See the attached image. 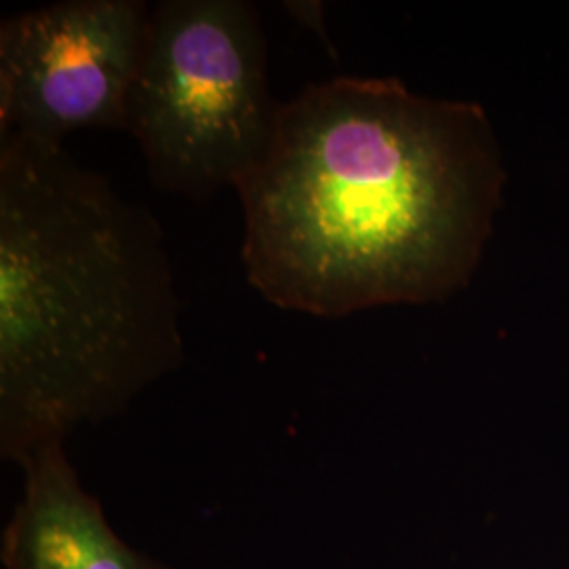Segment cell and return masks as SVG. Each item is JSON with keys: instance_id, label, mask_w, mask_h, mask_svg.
<instances>
[{"instance_id": "cell-1", "label": "cell", "mask_w": 569, "mask_h": 569, "mask_svg": "<svg viewBox=\"0 0 569 569\" xmlns=\"http://www.w3.org/2000/svg\"><path fill=\"white\" fill-rule=\"evenodd\" d=\"M502 183L481 106L399 79L312 82L237 186L247 281L323 319L448 300L481 262Z\"/></svg>"}, {"instance_id": "cell-2", "label": "cell", "mask_w": 569, "mask_h": 569, "mask_svg": "<svg viewBox=\"0 0 569 569\" xmlns=\"http://www.w3.org/2000/svg\"><path fill=\"white\" fill-rule=\"evenodd\" d=\"M183 363L163 228L63 146L0 138V453L121 416Z\"/></svg>"}, {"instance_id": "cell-3", "label": "cell", "mask_w": 569, "mask_h": 569, "mask_svg": "<svg viewBox=\"0 0 569 569\" xmlns=\"http://www.w3.org/2000/svg\"><path fill=\"white\" fill-rule=\"evenodd\" d=\"M283 102L268 81V44L249 0H163L150 11L124 131L150 180L204 201L264 161Z\"/></svg>"}, {"instance_id": "cell-4", "label": "cell", "mask_w": 569, "mask_h": 569, "mask_svg": "<svg viewBox=\"0 0 569 569\" xmlns=\"http://www.w3.org/2000/svg\"><path fill=\"white\" fill-rule=\"evenodd\" d=\"M142 0H70L0 23V138L124 131L150 21Z\"/></svg>"}, {"instance_id": "cell-5", "label": "cell", "mask_w": 569, "mask_h": 569, "mask_svg": "<svg viewBox=\"0 0 569 569\" xmlns=\"http://www.w3.org/2000/svg\"><path fill=\"white\" fill-rule=\"evenodd\" d=\"M20 467L23 493L2 531V569H173L114 531L63 441L34 449Z\"/></svg>"}, {"instance_id": "cell-6", "label": "cell", "mask_w": 569, "mask_h": 569, "mask_svg": "<svg viewBox=\"0 0 569 569\" xmlns=\"http://www.w3.org/2000/svg\"><path fill=\"white\" fill-rule=\"evenodd\" d=\"M283 7H287V13H291L308 30H312L321 41L326 42L327 47H331L321 2H283Z\"/></svg>"}]
</instances>
